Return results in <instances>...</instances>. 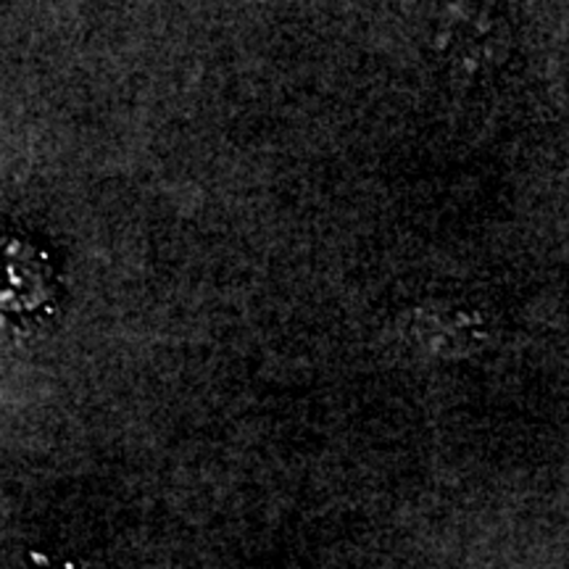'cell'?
Returning a JSON list of instances; mask_svg holds the SVG:
<instances>
[{"label": "cell", "instance_id": "1", "mask_svg": "<svg viewBox=\"0 0 569 569\" xmlns=\"http://www.w3.org/2000/svg\"><path fill=\"white\" fill-rule=\"evenodd\" d=\"M401 6L419 48L457 80H488L509 61L515 42L493 0H401Z\"/></svg>", "mask_w": 569, "mask_h": 569}, {"label": "cell", "instance_id": "2", "mask_svg": "<svg viewBox=\"0 0 569 569\" xmlns=\"http://www.w3.org/2000/svg\"><path fill=\"white\" fill-rule=\"evenodd\" d=\"M478 319L469 311L451 306H419L409 315V338L432 348L436 353H457L475 346L478 338Z\"/></svg>", "mask_w": 569, "mask_h": 569}]
</instances>
